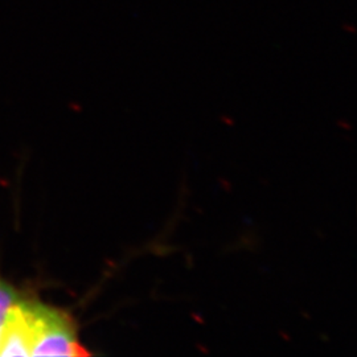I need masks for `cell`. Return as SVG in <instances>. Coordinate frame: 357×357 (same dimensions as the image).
Wrapping results in <instances>:
<instances>
[{"mask_svg":"<svg viewBox=\"0 0 357 357\" xmlns=\"http://www.w3.org/2000/svg\"><path fill=\"white\" fill-rule=\"evenodd\" d=\"M24 294V291H20L17 287H15L13 283L0 277V327L7 315L8 308L13 303H16Z\"/></svg>","mask_w":357,"mask_h":357,"instance_id":"obj_2","label":"cell"},{"mask_svg":"<svg viewBox=\"0 0 357 357\" xmlns=\"http://www.w3.org/2000/svg\"><path fill=\"white\" fill-rule=\"evenodd\" d=\"M19 310L28 356H89L90 351L79 340L76 320L64 308L26 293Z\"/></svg>","mask_w":357,"mask_h":357,"instance_id":"obj_1","label":"cell"}]
</instances>
